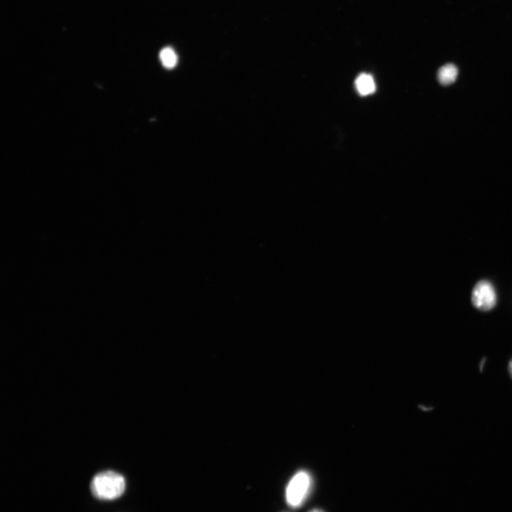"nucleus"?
<instances>
[{
    "mask_svg": "<svg viewBox=\"0 0 512 512\" xmlns=\"http://www.w3.org/2000/svg\"><path fill=\"white\" fill-rule=\"evenodd\" d=\"M93 496L99 500L112 501L119 498L126 489L124 477L119 473L106 470L96 474L90 484Z\"/></svg>",
    "mask_w": 512,
    "mask_h": 512,
    "instance_id": "nucleus-1",
    "label": "nucleus"
},
{
    "mask_svg": "<svg viewBox=\"0 0 512 512\" xmlns=\"http://www.w3.org/2000/svg\"><path fill=\"white\" fill-rule=\"evenodd\" d=\"M311 484L309 474L301 471L295 474L289 481L285 491L287 504L293 508L299 507L307 496Z\"/></svg>",
    "mask_w": 512,
    "mask_h": 512,
    "instance_id": "nucleus-2",
    "label": "nucleus"
},
{
    "mask_svg": "<svg viewBox=\"0 0 512 512\" xmlns=\"http://www.w3.org/2000/svg\"><path fill=\"white\" fill-rule=\"evenodd\" d=\"M471 304L481 311H489L496 304L497 296L493 284L487 279L479 281L471 291Z\"/></svg>",
    "mask_w": 512,
    "mask_h": 512,
    "instance_id": "nucleus-3",
    "label": "nucleus"
},
{
    "mask_svg": "<svg viewBox=\"0 0 512 512\" xmlns=\"http://www.w3.org/2000/svg\"><path fill=\"white\" fill-rule=\"evenodd\" d=\"M354 84L358 93L361 96L369 95L375 90L374 79L368 73H361L358 75Z\"/></svg>",
    "mask_w": 512,
    "mask_h": 512,
    "instance_id": "nucleus-4",
    "label": "nucleus"
},
{
    "mask_svg": "<svg viewBox=\"0 0 512 512\" xmlns=\"http://www.w3.org/2000/svg\"><path fill=\"white\" fill-rule=\"evenodd\" d=\"M457 74V68L454 64L447 63L439 69L437 78L442 85H447L454 82Z\"/></svg>",
    "mask_w": 512,
    "mask_h": 512,
    "instance_id": "nucleus-5",
    "label": "nucleus"
},
{
    "mask_svg": "<svg viewBox=\"0 0 512 512\" xmlns=\"http://www.w3.org/2000/svg\"><path fill=\"white\" fill-rule=\"evenodd\" d=\"M163 65L166 68H173L177 63V55L170 47L163 48L159 54Z\"/></svg>",
    "mask_w": 512,
    "mask_h": 512,
    "instance_id": "nucleus-6",
    "label": "nucleus"
},
{
    "mask_svg": "<svg viewBox=\"0 0 512 512\" xmlns=\"http://www.w3.org/2000/svg\"><path fill=\"white\" fill-rule=\"evenodd\" d=\"M508 372L512 378V359L510 361V362L508 363Z\"/></svg>",
    "mask_w": 512,
    "mask_h": 512,
    "instance_id": "nucleus-7",
    "label": "nucleus"
},
{
    "mask_svg": "<svg viewBox=\"0 0 512 512\" xmlns=\"http://www.w3.org/2000/svg\"><path fill=\"white\" fill-rule=\"evenodd\" d=\"M309 512H324V511H323L322 510L319 509V508H314V509L311 510Z\"/></svg>",
    "mask_w": 512,
    "mask_h": 512,
    "instance_id": "nucleus-8",
    "label": "nucleus"
}]
</instances>
